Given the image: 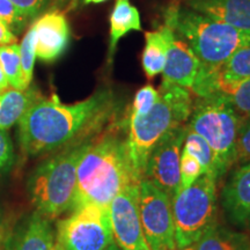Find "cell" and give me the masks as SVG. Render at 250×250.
<instances>
[{
  "label": "cell",
  "mask_w": 250,
  "mask_h": 250,
  "mask_svg": "<svg viewBox=\"0 0 250 250\" xmlns=\"http://www.w3.org/2000/svg\"><path fill=\"white\" fill-rule=\"evenodd\" d=\"M180 171H181V182L180 189H184L195 183L203 174V168L199 161L197 160L195 156H192L189 153L182 151L181 153V164H180Z\"/></svg>",
  "instance_id": "484cf974"
},
{
  "label": "cell",
  "mask_w": 250,
  "mask_h": 250,
  "mask_svg": "<svg viewBox=\"0 0 250 250\" xmlns=\"http://www.w3.org/2000/svg\"><path fill=\"white\" fill-rule=\"evenodd\" d=\"M196 250H250V235L215 223L195 243Z\"/></svg>",
  "instance_id": "44dd1931"
},
{
  "label": "cell",
  "mask_w": 250,
  "mask_h": 250,
  "mask_svg": "<svg viewBox=\"0 0 250 250\" xmlns=\"http://www.w3.org/2000/svg\"><path fill=\"white\" fill-rule=\"evenodd\" d=\"M108 1V0H83V4L89 5V4H101V2Z\"/></svg>",
  "instance_id": "836d02e7"
},
{
  "label": "cell",
  "mask_w": 250,
  "mask_h": 250,
  "mask_svg": "<svg viewBox=\"0 0 250 250\" xmlns=\"http://www.w3.org/2000/svg\"><path fill=\"white\" fill-rule=\"evenodd\" d=\"M109 31L108 64L111 65L118 42L131 31H142V20L139 11L131 4L130 0H116L110 14Z\"/></svg>",
  "instance_id": "ac0fdd59"
},
{
  "label": "cell",
  "mask_w": 250,
  "mask_h": 250,
  "mask_svg": "<svg viewBox=\"0 0 250 250\" xmlns=\"http://www.w3.org/2000/svg\"><path fill=\"white\" fill-rule=\"evenodd\" d=\"M176 248L192 246L215 224L217 181L203 174L171 198Z\"/></svg>",
  "instance_id": "52a82bcc"
},
{
  "label": "cell",
  "mask_w": 250,
  "mask_h": 250,
  "mask_svg": "<svg viewBox=\"0 0 250 250\" xmlns=\"http://www.w3.org/2000/svg\"><path fill=\"white\" fill-rule=\"evenodd\" d=\"M188 124L174 127L153 148L146 164L144 179L152 182L170 198L179 191L181 153ZM143 179V180H144Z\"/></svg>",
  "instance_id": "30bf717a"
},
{
  "label": "cell",
  "mask_w": 250,
  "mask_h": 250,
  "mask_svg": "<svg viewBox=\"0 0 250 250\" xmlns=\"http://www.w3.org/2000/svg\"><path fill=\"white\" fill-rule=\"evenodd\" d=\"M14 43H17V36L4 22L0 21V46L11 45Z\"/></svg>",
  "instance_id": "1f68e13d"
},
{
  "label": "cell",
  "mask_w": 250,
  "mask_h": 250,
  "mask_svg": "<svg viewBox=\"0 0 250 250\" xmlns=\"http://www.w3.org/2000/svg\"><path fill=\"white\" fill-rule=\"evenodd\" d=\"M58 250H107L114 245L109 208L85 205L71 211L56 228Z\"/></svg>",
  "instance_id": "ba28073f"
},
{
  "label": "cell",
  "mask_w": 250,
  "mask_h": 250,
  "mask_svg": "<svg viewBox=\"0 0 250 250\" xmlns=\"http://www.w3.org/2000/svg\"><path fill=\"white\" fill-rule=\"evenodd\" d=\"M221 204L230 223L250 230V162L242 164L227 180Z\"/></svg>",
  "instance_id": "5bb4252c"
},
{
  "label": "cell",
  "mask_w": 250,
  "mask_h": 250,
  "mask_svg": "<svg viewBox=\"0 0 250 250\" xmlns=\"http://www.w3.org/2000/svg\"><path fill=\"white\" fill-rule=\"evenodd\" d=\"M0 21L7 27L20 30L26 23L27 18L19 11L11 0H0Z\"/></svg>",
  "instance_id": "83f0119b"
},
{
  "label": "cell",
  "mask_w": 250,
  "mask_h": 250,
  "mask_svg": "<svg viewBox=\"0 0 250 250\" xmlns=\"http://www.w3.org/2000/svg\"><path fill=\"white\" fill-rule=\"evenodd\" d=\"M0 65L7 78L9 86L14 89L24 90L21 76L20 45L18 43L0 46Z\"/></svg>",
  "instance_id": "cb8c5ba5"
},
{
  "label": "cell",
  "mask_w": 250,
  "mask_h": 250,
  "mask_svg": "<svg viewBox=\"0 0 250 250\" xmlns=\"http://www.w3.org/2000/svg\"><path fill=\"white\" fill-rule=\"evenodd\" d=\"M174 31V30H173ZM203 65L193 51L176 34L170 37L167 59L162 71V83H173L191 92L197 79L201 76Z\"/></svg>",
  "instance_id": "4fadbf2b"
},
{
  "label": "cell",
  "mask_w": 250,
  "mask_h": 250,
  "mask_svg": "<svg viewBox=\"0 0 250 250\" xmlns=\"http://www.w3.org/2000/svg\"><path fill=\"white\" fill-rule=\"evenodd\" d=\"M159 98H160V94L158 89H155L152 85L144 86L134 95L130 111L136 115H140V116L148 114L149 110L158 102Z\"/></svg>",
  "instance_id": "4316f807"
},
{
  "label": "cell",
  "mask_w": 250,
  "mask_h": 250,
  "mask_svg": "<svg viewBox=\"0 0 250 250\" xmlns=\"http://www.w3.org/2000/svg\"><path fill=\"white\" fill-rule=\"evenodd\" d=\"M236 162H250V117L243 120L236 142Z\"/></svg>",
  "instance_id": "f1b7e54d"
},
{
  "label": "cell",
  "mask_w": 250,
  "mask_h": 250,
  "mask_svg": "<svg viewBox=\"0 0 250 250\" xmlns=\"http://www.w3.org/2000/svg\"><path fill=\"white\" fill-rule=\"evenodd\" d=\"M5 250H58L51 220L35 211L8 237Z\"/></svg>",
  "instance_id": "9a60e30c"
},
{
  "label": "cell",
  "mask_w": 250,
  "mask_h": 250,
  "mask_svg": "<svg viewBox=\"0 0 250 250\" xmlns=\"http://www.w3.org/2000/svg\"><path fill=\"white\" fill-rule=\"evenodd\" d=\"M35 36V54L41 61L51 62L67 49L70 42V26L64 13L51 11L37 19L31 26Z\"/></svg>",
  "instance_id": "7c38bea8"
},
{
  "label": "cell",
  "mask_w": 250,
  "mask_h": 250,
  "mask_svg": "<svg viewBox=\"0 0 250 250\" xmlns=\"http://www.w3.org/2000/svg\"><path fill=\"white\" fill-rule=\"evenodd\" d=\"M212 72L218 79L224 81L250 79V46L237 50L223 66Z\"/></svg>",
  "instance_id": "603a6c76"
},
{
  "label": "cell",
  "mask_w": 250,
  "mask_h": 250,
  "mask_svg": "<svg viewBox=\"0 0 250 250\" xmlns=\"http://www.w3.org/2000/svg\"><path fill=\"white\" fill-rule=\"evenodd\" d=\"M109 208L114 243L121 250H151L140 221L138 184L131 186L112 199Z\"/></svg>",
  "instance_id": "8fae6325"
},
{
  "label": "cell",
  "mask_w": 250,
  "mask_h": 250,
  "mask_svg": "<svg viewBox=\"0 0 250 250\" xmlns=\"http://www.w3.org/2000/svg\"><path fill=\"white\" fill-rule=\"evenodd\" d=\"M159 98L148 114L130 111L126 122V144L137 175L144 179L148 156L171 129L188 124L193 107L192 93L183 87L162 83Z\"/></svg>",
  "instance_id": "3957f363"
},
{
  "label": "cell",
  "mask_w": 250,
  "mask_h": 250,
  "mask_svg": "<svg viewBox=\"0 0 250 250\" xmlns=\"http://www.w3.org/2000/svg\"><path fill=\"white\" fill-rule=\"evenodd\" d=\"M8 87H9V83H8L7 78H6V76H5L4 71H2L1 65H0V93L7 90Z\"/></svg>",
  "instance_id": "d6a6232c"
},
{
  "label": "cell",
  "mask_w": 250,
  "mask_h": 250,
  "mask_svg": "<svg viewBox=\"0 0 250 250\" xmlns=\"http://www.w3.org/2000/svg\"><path fill=\"white\" fill-rule=\"evenodd\" d=\"M92 139V138H90ZM90 139L62 148L35 168L28 181L36 212L55 220L71 211L77 190V169Z\"/></svg>",
  "instance_id": "5b68a950"
},
{
  "label": "cell",
  "mask_w": 250,
  "mask_h": 250,
  "mask_svg": "<svg viewBox=\"0 0 250 250\" xmlns=\"http://www.w3.org/2000/svg\"><path fill=\"white\" fill-rule=\"evenodd\" d=\"M131 161L126 131L110 124L89 140L77 169V190L71 211L85 205L108 208L121 191L140 182Z\"/></svg>",
  "instance_id": "7a4b0ae2"
},
{
  "label": "cell",
  "mask_w": 250,
  "mask_h": 250,
  "mask_svg": "<svg viewBox=\"0 0 250 250\" xmlns=\"http://www.w3.org/2000/svg\"><path fill=\"white\" fill-rule=\"evenodd\" d=\"M174 250H196V249H195V245H192V246L186 247V248H181V249L176 248V249H174Z\"/></svg>",
  "instance_id": "e575fe53"
},
{
  "label": "cell",
  "mask_w": 250,
  "mask_h": 250,
  "mask_svg": "<svg viewBox=\"0 0 250 250\" xmlns=\"http://www.w3.org/2000/svg\"><path fill=\"white\" fill-rule=\"evenodd\" d=\"M1 240H2V229L0 227V245H1Z\"/></svg>",
  "instance_id": "8d00e7d4"
},
{
  "label": "cell",
  "mask_w": 250,
  "mask_h": 250,
  "mask_svg": "<svg viewBox=\"0 0 250 250\" xmlns=\"http://www.w3.org/2000/svg\"><path fill=\"white\" fill-rule=\"evenodd\" d=\"M40 99V93L31 88H12L0 93V130L11 129Z\"/></svg>",
  "instance_id": "ffe728a7"
},
{
  "label": "cell",
  "mask_w": 250,
  "mask_h": 250,
  "mask_svg": "<svg viewBox=\"0 0 250 250\" xmlns=\"http://www.w3.org/2000/svg\"><path fill=\"white\" fill-rule=\"evenodd\" d=\"M14 161V147L7 131L0 130V173L9 168Z\"/></svg>",
  "instance_id": "f546056e"
},
{
  "label": "cell",
  "mask_w": 250,
  "mask_h": 250,
  "mask_svg": "<svg viewBox=\"0 0 250 250\" xmlns=\"http://www.w3.org/2000/svg\"><path fill=\"white\" fill-rule=\"evenodd\" d=\"M173 29L164 24L158 30L145 34V48L143 51V68L148 79L159 76L164 71Z\"/></svg>",
  "instance_id": "d6986e66"
},
{
  "label": "cell",
  "mask_w": 250,
  "mask_h": 250,
  "mask_svg": "<svg viewBox=\"0 0 250 250\" xmlns=\"http://www.w3.org/2000/svg\"><path fill=\"white\" fill-rule=\"evenodd\" d=\"M242 122L230 102L220 94L193 101L188 126L210 145L217 158L219 179L236 164V142Z\"/></svg>",
  "instance_id": "8992f818"
},
{
  "label": "cell",
  "mask_w": 250,
  "mask_h": 250,
  "mask_svg": "<svg viewBox=\"0 0 250 250\" xmlns=\"http://www.w3.org/2000/svg\"><path fill=\"white\" fill-rule=\"evenodd\" d=\"M191 93L197 98L220 94L230 102L243 120L250 117V79L224 81L218 79L213 72L203 71L192 87Z\"/></svg>",
  "instance_id": "2e32d148"
},
{
  "label": "cell",
  "mask_w": 250,
  "mask_h": 250,
  "mask_svg": "<svg viewBox=\"0 0 250 250\" xmlns=\"http://www.w3.org/2000/svg\"><path fill=\"white\" fill-rule=\"evenodd\" d=\"M187 5L197 13L250 31V0H188Z\"/></svg>",
  "instance_id": "e0dca14e"
},
{
  "label": "cell",
  "mask_w": 250,
  "mask_h": 250,
  "mask_svg": "<svg viewBox=\"0 0 250 250\" xmlns=\"http://www.w3.org/2000/svg\"><path fill=\"white\" fill-rule=\"evenodd\" d=\"M35 36L34 30H28L20 45V61H21V76H22V86L26 90L29 88L33 80L34 64H35Z\"/></svg>",
  "instance_id": "d4e9b609"
},
{
  "label": "cell",
  "mask_w": 250,
  "mask_h": 250,
  "mask_svg": "<svg viewBox=\"0 0 250 250\" xmlns=\"http://www.w3.org/2000/svg\"><path fill=\"white\" fill-rule=\"evenodd\" d=\"M115 111L114 92L108 88L73 104H64L57 96L41 98L19 121L21 149L35 156L93 138L114 120Z\"/></svg>",
  "instance_id": "6da1fadb"
},
{
  "label": "cell",
  "mask_w": 250,
  "mask_h": 250,
  "mask_svg": "<svg viewBox=\"0 0 250 250\" xmlns=\"http://www.w3.org/2000/svg\"><path fill=\"white\" fill-rule=\"evenodd\" d=\"M165 24L186 41L206 72L218 70L237 50L250 46V31L236 29L182 6L167 8Z\"/></svg>",
  "instance_id": "277c9868"
},
{
  "label": "cell",
  "mask_w": 250,
  "mask_h": 250,
  "mask_svg": "<svg viewBox=\"0 0 250 250\" xmlns=\"http://www.w3.org/2000/svg\"><path fill=\"white\" fill-rule=\"evenodd\" d=\"M182 151L195 156L197 160L199 161V164H201L203 173L205 175L212 177L215 181L220 180L218 173L217 158H215L210 145L199 134H197L195 131L190 129L189 126L187 127Z\"/></svg>",
  "instance_id": "7402d4cb"
},
{
  "label": "cell",
  "mask_w": 250,
  "mask_h": 250,
  "mask_svg": "<svg viewBox=\"0 0 250 250\" xmlns=\"http://www.w3.org/2000/svg\"><path fill=\"white\" fill-rule=\"evenodd\" d=\"M27 19L35 17L44 8L49 0H11Z\"/></svg>",
  "instance_id": "4dcf8cb0"
},
{
  "label": "cell",
  "mask_w": 250,
  "mask_h": 250,
  "mask_svg": "<svg viewBox=\"0 0 250 250\" xmlns=\"http://www.w3.org/2000/svg\"><path fill=\"white\" fill-rule=\"evenodd\" d=\"M138 211L151 250L176 249L171 198L145 179L138 184Z\"/></svg>",
  "instance_id": "9c48e42d"
},
{
  "label": "cell",
  "mask_w": 250,
  "mask_h": 250,
  "mask_svg": "<svg viewBox=\"0 0 250 250\" xmlns=\"http://www.w3.org/2000/svg\"><path fill=\"white\" fill-rule=\"evenodd\" d=\"M107 250H121V249L118 248V247H117V246L115 245V243H114V245H112L111 247H109V248H108Z\"/></svg>",
  "instance_id": "d590c367"
}]
</instances>
